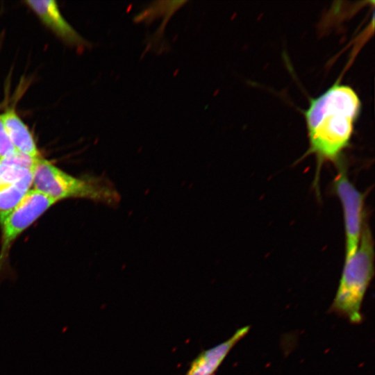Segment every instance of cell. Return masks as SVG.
<instances>
[{
    "mask_svg": "<svg viewBox=\"0 0 375 375\" xmlns=\"http://www.w3.org/2000/svg\"><path fill=\"white\" fill-rule=\"evenodd\" d=\"M25 3L42 24L64 42L72 46H82L86 44L85 40L62 16L55 1L28 0Z\"/></svg>",
    "mask_w": 375,
    "mask_h": 375,
    "instance_id": "6",
    "label": "cell"
},
{
    "mask_svg": "<svg viewBox=\"0 0 375 375\" xmlns=\"http://www.w3.org/2000/svg\"><path fill=\"white\" fill-rule=\"evenodd\" d=\"M249 326L238 329L227 340L202 351L185 375H214L233 347L249 332Z\"/></svg>",
    "mask_w": 375,
    "mask_h": 375,
    "instance_id": "7",
    "label": "cell"
},
{
    "mask_svg": "<svg viewBox=\"0 0 375 375\" xmlns=\"http://www.w3.org/2000/svg\"><path fill=\"white\" fill-rule=\"evenodd\" d=\"M37 158L17 152L0 159V190L33 173Z\"/></svg>",
    "mask_w": 375,
    "mask_h": 375,
    "instance_id": "9",
    "label": "cell"
},
{
    "mask_svg": "<svg viewBox=\"0 0 375 375\" xmlns=\"http://www.w3.org/2000/svg\"><path fill=\"white\" fill-rule=\"evenodd\" d=\"M374 275V242L371 230L365 224L356 253L344 260L341 278L329 311L349 322H362V303Z\"/></svg>",
    "mask_w": 375,
    "mask_h": 375,
    "instance_id": "2",
    "label": "cell"
},
{
    "mask_svg": "<svg viewBox=\"0 0 375 375\" xmlns=\"http://www.w3.org/2000/svg\"><path fill=\"white\" fill-rule=\"evenodd\" d=\"M56 201L35 190H30L21 202L1 222L3 229L2 254L7 251L17 235Z\"/></svg>",
    "mask_w": 375,
    "mask_h": 375,
    "instance_id": "5",
    "label": "cell"
},
{
    "mask_svg": "<svg viewBox=\"0 0 375 375\" xmlns=\"http://www.w3.org/2000/svg\"><path fill=\"white\" fill-rule=\"evenodd\" d=\"M342 161L336 164L338 173L332 182V190L338 197L343 211L345 259H347L356 253L365 224V194L351 181Z\"/></svg>",
    "mask_w": 375,
    "mask_h": 375,
    "instance_id": "4",
    "label": "cell"
},
{
    "mask_svg": "<svg viewBox=\"0 0 375 375\" xmlns=\"http://www.w3.org/2000/svg\"><path fill=\"white\" fill-rule=\"evenodd\" d=\"M34 190L55 199L85 197L117 206L120 195L107 180H83L73 177L41 157L36 159L33 172Z\"/></svg>",
    "mask_w": 375,
    "mask_h": 375,
    "instance_id": "3",
    "label": "cell"
},
{
    "mask_svg": "<svg viewBox=\"0 0 375 375\" xmlns=\"http://www.w3.org/2000/svg\"><path fill=\"white\" fill-rule=\"evenodd\" d=\"M360 109L361 102L356 92L338 82L310 99L303 112L309 142L306 154L315 156L317 174L324 162L338 164L342 160Z\"/></svg>",
    "mask_w": 375,
    "mask_h": 375,
    "instance_id": "1",
    "label": "cell"
},
{
    "mask_svg": "<svg viewBox=\"0 0 375 375\" xmlns=\"http://www.w3.org/2000/svg\"><path fill=\"white\" fill-rule=\"evenodd\" d=\"M1 116L7 133L17 151L35 158L40 157L31 131L15 110L8 108L1 114Z\"/></svg>",
    "mask_w": 375,
    "mask_h": 375,
    "instance_id": "8",
    "label": "cell"
},
{
    "mask_svg": "<svg viewBox=\"0 0 375 375\" xmlns=\"http://www.w3.org/2000/svg\"><path fill=\"white\" fill-rule=\"evenodd\" d=\"M17 152L7 133L0 114V159L12 156Z\"/></svg>",
    "mask_w": 375,
    "mask_h": 375,
    "instance_id": "11",
    "label": "cell"
},
{
    "mask_svg": "<svg viewBox=\"0 0 375 375\" xmlns=\"http://www.w3.org/2000/svg\"><path fill=\"white\" fill-rule=\"evenodd\" d=\"M33 183L30 173L16 183L0 190V222L21 202Z\"/></svg>",
    "mask_w": 375,
    "mask_h": 375,
    "instance_id": "10",
    "label": "cell"
}]
</instances>
